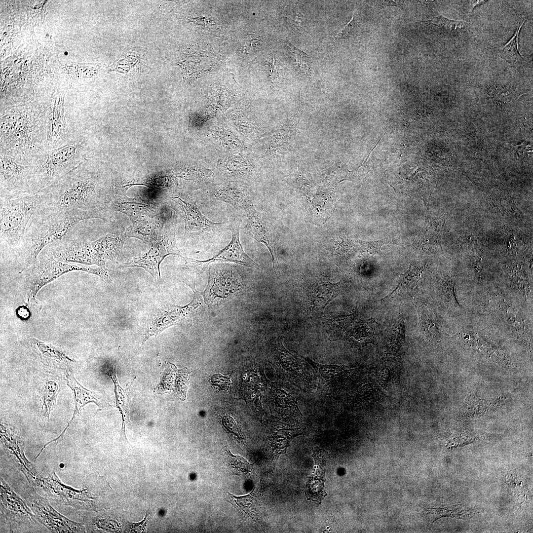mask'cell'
I'll return each instance as SVG.
<instances>
[{"label": "cell", "mask_w": 533, "mask_h": 533, "mask_svg": "<svg viewBox=\"0 0 533 533\" xmlns=\"http://www.w3.org/2000/svg\"><path fill=\"white\" fill-rule=\"evenodd\" d=\"M28 501L35 518L52 533H84L83 524L72 521L56 511L34 490L29 494Z\"/></svg>", "instance_id": "11"}, {"label": "cell", "mask_w": 533, "mask_h": 533, "mask_svg": "<svg viewBox=\"0 0 533 533\" xmlns=\"http://www.w3.org/2000/svg\"><path fill=\"white\" fill-rule=\"evenodd\" d=\"M241 220L238 217L230 216L229 218L228 229L231 233V239L229 244L217 255L206 260H197L185 258L186 264L200 265L204 264L221 261L233 262L248 267L258 266L245 252L239 239V231Z\"/></svg>", "instance_id": "13"}, {"label": "cell", "mask_w": 533, "mask_h": 533, "mask_svg": "<svg viewBox=\"0 0 533 533\" xmlns=\"http://www.w3.org/2000/svg\"><path fill=\"white\" fill-rule=\"evenodd\" d=\"M419 276L417 269L411 265L405 273L400 274L395 287L382 298L381 301L387 302L391 299L402 297L411 293L416 287Z\"/></svg>", "instance_id": "30"}, {"label": "cell", "mask_w": 533, "mask_h": 533, "mask_svg": "<svg viewBox=\"0 0 533 533\" xmlns=\"http://www.w3.org/2000/svg\"><path fill=\"white\" fill-rule=\"evenodd\" d=\"M66 379L67 385L72 389L74 394L75 408L72 417L66 427L58 437L44 445L38 454L39 456L40 455L43 450L49 444L52 442H55V445L57 444L60 439L63 437L66 430L74 419L86 404L89 403H94L96 404L100 410L104 409L107 406L104 398L100 394L84 387L76 380L74 374L70 370L66 371Z\"/></svg>", "instance_id": "16"}, {"label": "cell", "mask_w": 533, "mask_h": 533, "mask_svg": "<svg viewBox=\"0 0 533 533\" xmlns=\"http://www.w3.org/2000/svg\"><path fill=\"white\" fill-rule=\"evenodd\" d=\"M312 284L307 291L310 308L322 311L339 294L341 287L340 282L332 283L327 277L319 279Z\"/></svg>", "instance_id": "25"}, {"label": "cell", "mask_w": 533, "mask_h": 533, "mask_svg": "<svg viewBox=\"0 0 533 533\" xmlns=\"http://www.w3.org/2000/svg\"><path fill=\"white\" fill-rule=\"evenodd\" d=\"M166 222L162 213L141 219L131 223L125 229V234L127 239L136 238L144 243H151L160 236Z\"/></svg>", "instance_id": "22"}, {"label": "cell", "mask_w": 533, "mask_h": 533, "mask_svg": "<svg viewBox=\"0 0 533 533\" xmlns=\"http://www.w3.org/2000/svg\"><path fill=\"white\" fill-rule=\"evenodd\" d=\"M30 312L29 309L26 306H21L17 309L16 313L19 318L22 320H25L29 317Z\"/></svg>", "instance_id": "42"}, {"label": "cell", "mask_w": 533, "mask_h": 533, "mask_svg": "<svg viewBox=\"0 0 533 533\" xmlns=\"http://www.w3.org/2000/svg\"><path fill=\"white\" fill-rule=\"evenodd\" d=\"M426 22L435 25L440 28L448 31L461 29L465 26V23L462 21L450 20L441 15H439L435 18Z\"/></svg>", "instance_id": "34"}, {"label": "cell", "mask_w": 533, "mask_h": 533, "mask_svg": "<svg viewBox=\"0 0 533 533\" xmlns=\"http://www.w3.org/2000/svg\"><path fill=\"white\" fill-rule=\"evenodd\" d=\"M210 197L213 200L223 201L234 207L243 210L252 202L245 187L234 182L213 187Z\"/></svg>", "instance_id": "24"}, {"label": "cell", "mask_w": 533, "mask_h": 533, "mask_svg": "<svg viewBox=\"0 0 533 533\" xmlns=\"http://www.w3.org/2000/svg\"><path fill=\"white\" fill-rule=\"evenodd\" d=\"M107 374L109 376L114 383V393L116 407L119 409L122 416V424L121 431L125 440V425L129 422V407L130 397L128 391L124 390L119 385L116 377V366H110L107 369Z\"/></svg>", "instance_id": "29"}, {"label": "cell", "mask_w": 533, "mask_h": 533, "mask_svg": "<svg viewBox=\"0 0 533 533\" xmlns=\"http://www.w3.org/2000/svg\"><path fill=\"white\" fill-rule=\"evenodd\" d=\"M0 440L14 463L33 487L40 486L42 477L38 473L33 464L24 454L25 444L13 429L0 424Z\"/></svg>", "instance_id": "12"}, {"label": "cell", "mask_w": 533, "mask_h": 533, "mask_svg": "<svg viewBox=\"0 0 533 533\" xmlns=\"http://www.w3.org/2000/svg\"><path fill=\"white\" fill-rule=\"evenodd\" d=\"M276 65H277L276 64V61L274 59H273V62L270 64V65H269V67H270L269 76H270V77L271 78V80H273V79L277 77V66H276Z\"/></svg>", "instance_id": "44"}, {"label": "cell", "mask_w": 533, "mask_h": 533, "mask_svg": "<svg viewBox=\"0 0 533 533\" xmlns=\"http://www.w3.org/2000/svg\"><path fill=\"white\" fill-rule=\"evenodd\" d=\"M47 122L46 141L56 147L68 136V128L63 107V98L60 97L55 101Z\"/></svg>", "instance_id": "26"}, {"label": "cell", "mask_w": 533, "mask_h": 533, "mask_svg": "<svg viewBox=\"0 0 533 533\" xmlns=\"http://www.w3.org/2000/svg\"><path fill=\"white\" fill-rule=\"evenodd\" d=\"M287 46L297 69L301 73L311 76V61L309 56L305 52L296 48L290 43H287Z\"/></svg>", "instance_id": "33"}, {"label": "cell", "mask_w": 533, "mask_h": 533, "mask_svg": "<svg viewBox=\"0 0 533 533\" xmlns=\"http://www.w3.org/2000/svg\"><path fill=\"white\" fill-rule=\"evenodd\" d=\"M403 2V1H395V0H381L379 1V3L382 6L387 5H399Z\"/></svg>", "instance_id": "45"}, {"label": "cell", "mask_w": 533, "mask_h": 533, "mask_svg": "<svg viewBox=\"0 0 533 533\" xmlns=\"http://www.w3.org/2000/svg\"><path fill=\"white\" fill-rule=\"evenodd\" d=\"M0 511L10 523L30 524L36 523V518L31 508L0 477Z\"/></svg>", "instance_id": "15"}, {"label": "cell", "mask_w": 533, "mask_h": 533, "mask_svg": "<svg viewBox=\"0 0 533 533\" xmlns=\"http://www.w3.org/2000/svg\"><path fill=\"white\" fill-rule=\"evenodd\" d=\"M230 495L240 509L248 515H252V508L253 506L254 500L250 494L240 496Z\"/></svg>", "instance_id": "38"}, {"label": "cell", "mask_w": 533, "mask_h": 533, "mask_svg": "<svg viewBox=\"0 0 533 533\" xmlns=\"http://www.w3.org/2000/svg\"><path fill=\"white\" fill-rule=\"evenodd\" d=\"M127 239L125 229L118 228L91 241V244L105 263L108 261L118 263L124 258L123 247Z\"/></svg>", "instance_id": "17"}, {"label": "cell", "mask_w": 533, "mask_h": 533, "mask_svg": "<svg viewBox=\"0 0 533 533\" xmlns=\"http://www.w3.org/2000/svg\"><path fill=\"white\" fill-rule=\"evenodd\" d=\"M149 251L144 255L134 257L120 267H139L148 272L157 283L161 282L160 265L169 255L182 257L176 240L175 228L173 222H166L162 234L156 240L152 242Z\"/></svg>", "instance_id": "7"}, {"label": "cell", "mask_w": 533, "mask_h": 533, "mask_svg": "<svg viewBox=\"0 0 533 533\" xmlns=\"http://www.w3.org/2000/svg\"><path fill=\"white\" fill-rule=\"evenodd\" d=\"M295 388L288 383L275 390V401L280 413L287 419H297L303 417L298 406L300 395Z\"/></svg>", "instance_id": "27"}, {"label": "cell", "mask_w": 533, "mask_h": 533, "mask_svg": "<svg viewBox=\"0 0 533 533\" xmlns=\"http://www.w3.org/2000/svg\"><path fill=\"white\" fill-rule=\"evenodd\" d=\"M356 242L361 246L364 250L373 255L381 254V246L384 244L392 243L391 240L388 239H383L375 241H364L358 240Z\"/></svg>", "instance_id": "36"}, {"label": "cell", "mask_w": 533, "mask_h": 533, "mask_svg": "<svg viewBox=\"0 0 533 533\" xmlns=\"http://www.w3.org/2000/svg\"><path fill=\"white\" fill-rule=\"evenodd\" d=\"M91 219L90 214L82 210L54 211L38 207L16 250L23 257L22 271L33 264L46 247L63 239L80 222Z\"/></svg>", "instance_id": "2"}, {"label": "cell", "mask_w": 533, "mask_h": 533, "mask_svg": "<svg viewBox=\"0 0 533 533\" xmlns=\"http://www.w3.org/2000/svg\"><path fill=\"white\" fill-rule=\"evenodd\" d=\"M149 514L148 515V512H147L144 519L140 522L137 523H130L129 529V532L131 533L145 532L147 523L149 519Z\"/></svg>", "instance_id": "41"}, {"label": "cell", "mask_w": 533, "mask_h": 533, "mask_svg": "<svg viewBox=\"0 0 533 533\" xmlns=\"http://www.w3.org/2000/svg\"><path fill=\"white\" fill-rule=\"evenodd\" d=\"M289 17L288 20L290 23L294 25H296L297 26H300L302 17L299 12L296 11L293 15H291Z\"/></svg>", "instance_id": "43"}, {"label": "cell", "mask_w": 533, "mask_h": 533, "mask_svg": "<svg viewBox=\"0 0 533 533\" xmlns=\"http://www.w3.org/2000/svg\"><path fill=\"white\" fill-rule=\"evenodd\" d=\"M188 384V374L185 369L178 370L174 364L165 362L161 368L160 382L153 391L162 394L172 390L180 399L185 400Z\"/></svg>", "instance_id": "21"}, {"label": "cell", "mask_w": 533, "mask_h": 533, "mask_svg": "<svg viewBox=\"0 0 533 533\" xmlns=\"http://www.w3.org/2000/svg\"><path fill=\"white\" fill-rule=\"evenodd\" d=\"M49 246L58 260L87 266L105 267L106 264L93 247L91 241L85 238L65 239Z\"/></svg>", "instance_id": "10"}, {"label": "cell", "mask_w": 533, "mask_h": 533, "mask_svg": "<svg viewBox=\"0 0 533 533\" xmlns=\"http://www.w3.org/2000/svg\"><path fill=\"white\" fill-rule=\"evenodd\" d=\"M171 200L184 219L186 235L204 234L213 231L221 225L207 219L199 210L196 203L190 198L175 196L172 197Z\"/></svg>", "instance_id": "14"}, {"label": "cell", "mask_w": 533, "mask_h": 533, "mask_svg": "<svg viewBox=\"0 0 533 533\" xmlns=\"http://www.w3.org/2000/svg\"><path fill=\"white\" fill-rule=\"evenodd\" d=\"M222 424L228 432L234 435L240 442H243L244 438L241 429L233 418L229 416L224 417L222 419Z\"/></svg>", "instance_id": "35"}, {"label": "cell", "mask_w": 533, "mask_h": 533, "mask_svg": "<svg viewBox=\"0 0 533 533\" xmlns=\"http://www.w3.org/2000/svg\"><path fill=\"white\" fill-rule=\"evenodd\" d=\"M112 212H120L127 215L131 223L147 218L155 217L161 213V209L156 204L151 203L137 198L127 196L113 197L111 204Z\"/></svg>", "instance_id": "18"}, {"label": "cell", "mask_w": 533, "mask_h": 533, "mask_svg": "<svg viewBox=\"0 0 533 533\" xmlns=\"http://www.w3.org/2000/svg\"><path fill=\"white\" fill-rule=\"evenodd\" d=\"M244 210L247 215V223L243 228L245 232L249 236L266 246L271 255L273 266L275 269V266H278V262L275 256L268 224L261 213L256 210L252 202L248 204Z\"/></svg>", "instance_id": "20"}, {"label": "cell", "mask_w": 533, "mask_h": 533, "mask_svg": "<svg viewBox=\"0 0 533 533\" xmlns=\"http://www.w3.org/2000/svg\"><path fill=\"white\" fill-rule=\"evenodd\" d=\"M327 452L316 447L312 457L315 461V471L307 481L306 495L308 500L319 502L327 495L324 490V479L326 469Z\"/></svg>", "instance_id": "23"}, {"label": "cell", "mask_w": 533, "mask_h": 533, "mask_svg": "<svg viewBox=\"0 0 533 533\" xmlns=\"http://www.w3.org/2000/svg\"><path fill=\"white\" fill-rule=\"evenodd\" d=\"M102 185L98 176L77 166L40 192L38 208L54 211L79 210L93 219L111 220L113 197Z\"/></svg>", "instance_id": "1"}, {"label": "cell", "mask_w": 533, "mask_h": 533, "mask_svg": "<svg viewBox=\"0 0 533 533\" xmlns=\"http://www.w3.org/2000/svg\"><path fill=\"white\" fill-rule=\"evenodd\" d=\"M212 384L217 387L221 390H227L230 385V381L228 377L221 374H216L210 378Z\"/></svg>", "instance_id": "40"}, {"label": "cell", "mask_w": 533, "mask_h": 533, "mask_svg": "<svg viewBox=\"0 0 533 533\" xmlns=\"http://www.w3.org/2000/svg\"><path fill=\"white\" fill-rule=\"evenodd\" d=\"M227 452L228 462L233 467L241 472H246L250 471L251 465L246 459L240 456L232 454L229 451Z\"/></svg>", "instance_id": "37"}, {"label": "cell", "mask_w": 533, "mask_h": 533, "mask_svg": "<svg viewBox=\"0 0 533 533\" xmlns=\"http://www.w3.org/2000/svg\"><path fill=\"white\" fill-rule=\"evenodd\" d=\"M81 144L77 141L52 150L36 165L37 193L55 183L77 166V154Z\"/></svg>", "instance_id": "5"}, {"label": "cell", "mask_w": 533, "mask_h": 533, "mask_svg": "<svg viewBox=\"0 0 533 533\" xmlns=\"http://www.w3.org/2000/svg\"><path fill=\"white\" fill-rule=\"evenodd\" d=\"M303 358L313 369L321 387L328 395L338 392L349 376L350 371L346 370L344 367L323 365L308 357Z\"/></svg>", "instance_id": "19"}, {"label": "cell", "mask_w": 533, "mask_h": 533, "mask_svg": "<svg viewBox=\"0 0 533 533\" xmlns=\"http://www.w3.org/2000/svg\"><path fill=\"white\" fill-rule=\"evenodd\" d=\"M189 285L194 294L192 301L184 306L170 305L157 309L148 321L141 346L151 337L157 336L166 329L190 318L201 305V293L194 286Z\"/></svg>", "instance_id": "9"}, {"label": "cell", "mask_w": 533, "mask_h": 533, "mask_svg": "<svg viewBox=\"0 0 533 533\" xmlns=\"http://www.w3.org/2000/svg\"><path fill=\"white\" fill-rule=\"evenodd\" d=\"M525 21L518 27L517 30L511 39L504 47L499 50V53L503 59L512 63H519L522 58L518 49V37Z\"/></svg>", "instance_id": "32"}, {"label": "cell", "mask_w": 533, "mask_h": 533, "mask_svg": "<svg viewBox=\"0 0 533 533\" xmlns=\"http://www.w3.org/2000/svg\"><path fill=\"white\" fill-rule=\"evenodd\" d=\"M36 165L19 163L14 157L0 154V197L35 193Z\"/></svg>", "instance_id": "8"}, {"label": "cell", "mask_w": 533, "mask_h": 533, "mask_svg": "<svg viewBox=\"0 0 533 533\" xmlns=\"http://www.w3.org/2000/svg\"><path fill=\"white\" fill-rule=\"evenodd\" d=\"M59 392V385L55 381L47 380L45 381L40 395L41 409L42 415L48 419L55 407Z\"/></svg>", "instance_id": "31"}, {"label": "cell", "mask_w": 533, "mask_h": 533, "mask_svg": "<svg viewBox=\"0 0 533 533\" xmlns=\"http://www.w3.org/2000/svg\"><path fill=\"white\" fill-rule=\"evenodd\" d=\"M359 28V25L355 21L353 14L350 21L337 33L335 38L337 39L347 38L355 34Z\"/></svg>", "instance_id": "39"}, {"label": "cell", "mask_w": 533, "mask_h": 533, "mask_svg": "<svg viewBox=\"0 0 533 533\" xmlns=\"http://www.w3.org/2000/svg\"><path fill=\"white\" fill-rule=\"evenodd\" d=\"M41 201L40 192L0 197V248L16 251L28 224Z\"/></svg>", "instance_id": "3"}, {"label": "cell", "mask_w": 533, "mask_h": 533, "mask_svg": "<svg viewBox=\"0 0 533 533\" xmlns=\"http://www.w3.org/2000/svg\"><path fill=\"white\" fill-rule=\"evenodd\" d=\"M76 271L96 275L108 283L112 282L110 270L105 267L58 260L48 246L40 252L33 264L23 270L25 272V284L29 300L34 301L38 292L43 286L65 273Z\"/></svg>", "instance_id": "4"}, {"label": "cell", "mask_w": 533, "mask_h": 533, "mask_svg": "<svg viewBox=\"0 0 533 533\" xmlns=\"http://www.w3.org/2000/svg\"><path fill=\"white\" fill-rule=\"evenodd\" d=\"M31 343L35 351L46 364L67 367L76 362L74 359L69 357L61 348L50 343L34 338L31 339Z\"/></svg>", "instance_id": "28"}, {"label": "cell", "mask_w": 533, "mask_h": 533, "mask_svg": "<svg viewBox=\"0 0 533 533\" xmlns=\"http://www.w3.org/2000/svg\"><path fill=\"white\" fill-rule=\"evenodd\" d=\"M41 120L12 114L0 119L1 149L20 152L34 147L41 128Z\"/></svg>", "instance_id": "6"}]
</instances>
